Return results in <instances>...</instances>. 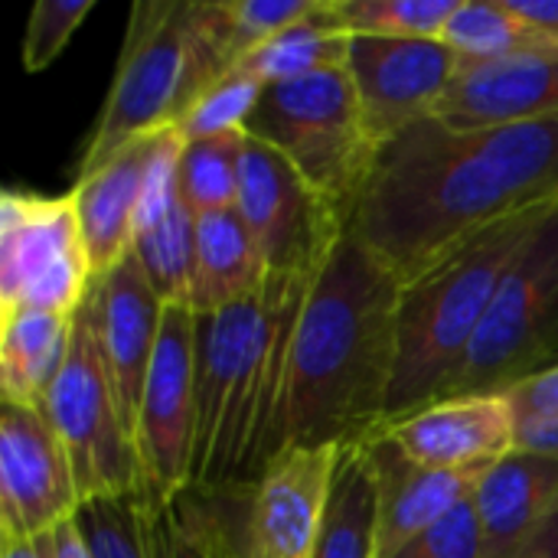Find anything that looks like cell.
Masks as SVG:
<instances>
[{
	"label": "cell",
	"mask_w": 558,
	"mask_h": 558,
	"mask_svg": "<svg viewBox=\"0 0 558 558\" xmlns=\"http://www.w3.org/2000/svg\"><path fill=\"white\" fill-rule=\"evenodd\" d=\"M235 213L262 252L268 275L281 278L314 281L350 229L275 147L255 137L245 141Z\"/></svg>",
	"instance_id": "obj_10"
},
{
	"label": "cell",
	"mask_w": 558,
	"mask_h": 558,
	"mask_svg": "<svg viewBox=\"0 0 558 558\" xmlns=\"http://www.w3.org/2000/svg\"><path fill=\"white\" fill-rule=\"evenodd\" d=\"M402 281L350 226L304 298L281 451L350 445L386 422Z\"/></svg>",
	"instance_id": "obj_2"
},
{
	"label": "cell",
	"mask_w": 558,
	"mask_h": 558,
	"mask_svg": "<svg viewBox=\"0 0 558 558\" xmlns=\"http://www.w3.org/2000/svg\"><path fill=\"white\" fill-rule=\"evenodd\" d=\"M520 558H558V504L543 520V526L533 533V539L523 546Z\"/></svg>",
	"instance_id": "obj_39"
},
{
	"label": "cell",
	"mask_w": 558,
	"mask_h": 558,
	"mask_svg": "<svg viewBox=\"0 0 558 558\" xmlns=\"http://www.w3.org/2000/svg\"><path fill=\"white\" fill-rule=\"evenodd\" d=\"M95 284L75 196L3 190L0 196V317L33 311L75 317Z\"/></svg>",
	"instance_id": "obj_9"
},
{
	"label": "cell",
	"mask_w": 558,
	"mask_h": 558,
	"mask_svg": "<svg viewBox=\"0 0 558 558\" xmlns=\"http://www.w3.org/2000/svg\"><path fill=\"white\" fill-rule=\"evenodd\" d=\"M0 558H46L39 539H0Z\"/></svg>",
	"instance_id": "obj_40"
},
{
	"label": "cell",
	"mask_w": 558,
	"mask_h": 558,
	"mask_svg": "<svg viewBox=\"0 0 558 558\" xmlns=\"http://www.w3.org/2000/svg\"><path fill=\"white\" fill-rule=\"evenodd\" d=\"M262 92L265 85L239 72H226L186 108V114L177 121V131L183 134V141H203V137L245 131L252 111L262 101Z\"/></svg>",
	"instance_id": "obj_30"
},
{
	"label": "cell",
	"mask_w": 558,
	"mask_h": 558,
	"mask_svg": "<svg viewBox=\"0 0 558 558\" xmlns=\"http://www.w3.org/2000/svg\"><path fill=\"white\" fill-rule=\"evenodd\" d=\"M39 546H43V556L46 558H95L85 533H82V526H78V517L65 520L49 536H43Z\"/></svg>",
	"instance_id": "obj_36"
},
{
	"label": "cell",
	"mask_w": 558,
	"mask_h": 558,
	"mask_svg": "<svg viewBox=\"0 0 558 558\" xmlns=\"http://www.w3.org/2000/svg\"><path fill=\"white\" fill-rule=\"evenodd\" d=\"M88 298L95 304L98 340H101V350H105V360L118 389V402L134 435L144 383H147L150 360H154L157 337H160L163 301L157 298L134 252L121 265H114L108 275L95 278Z\"/></svg>",
	"instance_id": "obj_17"
},
{
	"label": "cell",
	"mask_w": 558,
	"mask_h": 558,
	"mask_svg": "<svg viewBox=\"0 0 558 558\" xmlns=\"http://www.w3.org/2000/svg\"><path fill=\"white\" fill-rule=\"evenodd\" d=\"M366 448L379 474V558H392L415 536L471 500L477 477L484 474L415 468L376 428L366 435Z\"/></svg>",
	"instance_id": "obj_20"
},
{
	"label": "cell",
	"mask_w": 558,
	"mask_h": 558,
	"mask_svg": "<svg viewBox=\"0 0 558 558\" xmlns=\"http://www.w3.org/2000/svg\"><path fill=\"white\" fill-rule=\"evenodd\" d=\"M392 558H484L481 520L474 510V497L451 510L441 523L415 536Z\"/></svg>",
	"instance_id": "obj_33"
},
{
	"label": "cell",
	"mask_w": 558,
	"mask_h": 558,
	"mask_svg": "<svg viewBox=\"0 0 558 558\" xmlns=\"http://www.w3.org/2000/svg\"><path fill=\"white\" fill-rule=\"evenodd\" d=\"M461 0H333L350 36L445 39Z\"/></svg>",
	"instance_id": "obj_29"
},
{
	"label": "cell",
	"mask_w": 558,
	"mask_h": 558,
	"mask_svg": "<svg viewBox=\"0 0 558 558\" xmlns=\"http://www.w3.org/2000/svg\"><path fill=\"white\" fill-rule=\"evenodd\" d=\"M245 141V131L186 141L180 160V190L196 219L235 209Z\"/></svg>",
	"instance_id": "obj_28"
},
{
	"label": "cell",
	"mask_w": 558,
	"mask_h": 558,
	"mask_svg": "<svg viewBox=\"0 0 558 558\" xmlns=\"http://www.w3.org/2000/svg\"><path fill=\"white\" fill-rule=\"evenodd\" d=\"M245 134L275 147L304 183L353 226L379 147L369 137L347 69H327L265 88Z\"/></svg>",
	"instance_id": "obj_6"
},
{
	"label": "cell",
	"mask_w": 558,
	"mask_h": 558,
	"mask_svg": "<svg viewBox=\"0 0 558 558\" xmlns=\"http://www.w3.org/2000/svg\"><path fill=\"white\" fill-rule=\"evenodd\" d=\"M196 438V314L186 304H163L160 337L141 396L134 445L144 494L173 504L193 484Z\"/></svg>",
	"instance_id": "obj_11"
},
{
	"label": "cell",
	"mask_w": 558,
	"mask_h": 558,
	"mask_svg": "<svg viewBox=\"0 0 558 558\" xmlns=\"http://www.w3.org/2000/svg\"><path fill=\"white\" fill-rule=\"evenodd\" d=\"M144 520H147L150 558H209L190 536V530L180 523L170 504H160L144 494Z\"/></svg>",
	"instance_id": "obj_34"
},
{
	"label": "cell",
	"mask_w": 558,
	"mask_h": 558,
	"mask_svg": "<svg viewBox=\"0 0 558 558\" xmlns=\"http://www.w3.org/2000/svg\"><path fill=\"white\" fill-rule=\"evenodd\" d=\"M350 39L353 36L337 20L333 0H324V7L314 16L281 29L278 36L262 43L255 52H248L229 72H239V75L271 88V85L298 82V78H307V75H317L327 69H347Z\"/></svg>",
	"instance_id": "obj_25"
},
{
	"label": "cell",
	"mask_w": 558,
	"mask_h": 558,
	"mask_svg": "<svg viewBox=\"0 0 558 558\" xmlns=\"http://www.w3.org/2000/svg\"><path fill=\"white\" fill-rule=\"evenodd\" d=\"M75 517L95 558H150L144 494L124 500H88Z\"/></svg>",
	"instance_id": "obj_31"
},
{
	"label": "cell",
	"mask_w": 558,
	"mask_h": 558,
	"mask_svg": "<svg viewBox=\"0 0 558 558\" xmlns=\"http://www.w3.org/2000/svg\"><path fill=\"white\" fill-rule=\"evenodd\" d=\"M558 504V458L517 448L490 464L474 487L484 558H520Z\"/></svg>",
	"instance_id": "obj_19"
},
{
	"label": "cell",
	"mask_w": 558,
	"mask_h": 558,
	"mask_svg": "<svg viewBox=\"0 0 558 558\" xmlns=\"http://www.w3.org/2000/svg\"><path fill=\"white\" fill-rule=\"evenodd\" d=\"M314 558H379V474L366 435L340 451Z\"/></svg>",
	"instance_id": "obj_24"
},
{
	"label": "cell",
	"mask_w": 558,
	"mask_h": 558,
	"mask_svg": "<svg viewBox=\"0 0 558 558\" xmlns=\"http://www.w3.org/2000/svg\"><path fill=\"white\" fill-rule=\"evenodd\" d=\"M517 405L520 425L539 422V418H556L558 415V366L520 383L517 389L507 392Z\"/></svg>",
	"instance_id": "obj_35"
},
{
	"label": "cell",
	"mask_w": 558,
	"mask_h": 558,
	"mask_svg": "<svg viewBox=\"0 0 558 558\" xmlns=\"http://www.w3.org/2000/svg\"><path fill=\"white\" fill-rule=\"evenodd\" d=\"M376 432L415 468L454 474H481L520 448V415L507 392L445 396Z\"/></svg>",
	"instance_id": "obj_14"
},
{
	"label": "cell",
	"mask_w": 558,
	"mask_h": 558,
	"mask_svg": "<svg viewBox=\"0 0 558 558\" xmlns=\"http://www.w3.org/2000/svg\"><path fill=\"white\" fill-rule=\"evenodd\" d=\"M222 65L196 20V3L141 0L131 10L114 82L78 160V177L105 167L141 137H154L222 78Z\"/></svg>",
	"instance_id": "obj_5"
},
{
	"label": "cell",
	"mask_w": 558,
	"mask_h": 558,
	"mask_svg": "<svg viewBox=\"0 0 558 558\" xmlns=\"http://www.w3.org/2000/svg\"><path fill=\"white\" fill-rule=\"evenodd\" d=\"M553 366H558V209L543 219L504 278L445 396L510 392Z\"/></svg>",
	"instance_id": "obj_8"
},
{
	"label": "cell",
	"mask_w": 558,
	"mask_h": 558,
	"mask_svg": "<svg viewBox=\"0 0 558 558\" xmlns=\"http://www.w3.org/2000/svg\"><path fill=\"white\" fill-rule=\"evenodd\" d=\"M154 137L134 141L131 147L114 154L105 167L92 170L88 177H78L72 186L75 213L95 278L108 275L134 252L137 209L144 196Z\"/></svg>",
	"instance_id": "obj_21"
},
{
	"label": "cell",
	"mask_w": 558,
	"mask_h": 558,
	"mask_svg": "<svg viewBox=\"0 0 558 558\" xmlns=\"http://www.w3.org/2000/svg\"><path fill=\"white\" fill-rule=\"evenodd\" d=\"M558 114V49L510 59H461L435 121L451 128H490Z\"/></svg>",
	"instance_id": "obj_18"
},
{
	"label": "cell",
	"mask_w": 558,
	"mask_h": 558,
	"mask_svg": "<svg viewBox=\"0 0 558 558\" xmlns=\"http://www.w3.org/2000/svg\"><path fill=\"white\" fill-rule=\"evenodd\" d=\"M307 278L268 275L255 298L196 317L193 484H255L281 451L294 330Z\"/></svg>",
	"instance_id": "obj_3"
},
{
	"label": "cell",
	"mask_w": 558,
	"mask_h": 558,
	"mask_svg": "<svg viewBox=\"0 0 558 558\" xmlns=\"http://www.w3.org/2000/svg\"><path fill=\"white\" fill-rule=\"evenodd\" d=\"M183 134L167 128L150 144L144 196L134 229V255L163 304H186L196 265V216L180 190Z\"/></svg>",
	"instance_id": "obj_16"
},
{
	"label": "cell",
	"mask_w": 558,
	"mask_h": 558,
	"mask_svg": "<svg viewBox=\"0 0 558 558\" xmlns=\"http://www.w3.org/2000/svg\"><path fill=\"white\" fill-rule=\"evenodd\" d=\"M265 281V258L235 209L196 219V265L190 291V307L196 317L255 298Z\"/></svg>",
	"instance_id": "obj_22"
},
{
	"label": "cell",
	"mask_w": 558,
	"mask_h": 558,
	"mask_svg": "<svg viewBox=\"0 0 558 558\" xmlns=\"http://www.w3.org/2000/svg\"><path fill=\"white\" fill-rule=\"evenodd\" d=\"M82 507L72 458L43 409L0 412V539H43Z\"/></svg>",
	"instance_id": "obj_12"
},
{
	"label": "cell",
	"mask_w": 558,
	"mask_h": 558,
	"mask_svg": "<svg viewBox=\"0 0 558 558\" xmlns=\"http://www.w3.org/2000/svg\"><path fill=\"white\" fill-rule=\"evenodd\" d=\"M549 213L507 219L402 284L386 422L448 392L504 278Z\"/></svg>",
	"instance_id": "obj_4"
},
{
	"label": "cell",
	"mask_w": 558,
	"mask_h": 558,
	"mask_svg": "<svg viewBox=\"0 0 558 558\" xmlns=\"http://www.w3.org/2000/svg\"><path fill=\"white\" fill-rule=\"evenodd\" d=\"M520 448L558 458V415L556 418H539V422L520 425Z\"/></svg>",
	"instance_id": "obj_37"
},
{
	"label": "cell",
	"mask_w": 558,
	"mask_h": 558,
	"mask_svg": "<svg viewBox=\"0 0 558 558\" xmlns=\"http://www.w3.org/2000/svg\"><path fill=\"white\" fill-rule=\"evenodd\" d=\"M510 7L530 20L533 26H539L543 33L558 39V0H510Z\"/></svg>",
	"instance_id": "obj_38"
},
{
	"label": "cell",
	"mask_w": 558,
	"mask_h": 558,
	"mask_svg": "<svg viewBox=\"0 0 558 558\" xmlns=\"http://www.w3.org/2000/svg\"><path fill=\"white\" fill-rule=\"evenodd\" d=\"M43 412L49 415L72 458L82 504L144 494L137 445L124 422L118 389L98 340L92 298H85L72 317L69 353L43 402Z\"/></svg>",
	"instance_id": "obj_7"
},
{
	"label": "cell",
	"mask_w": 558,
	"mask_h": 558,
	"mask_svg": "<svg viewBox=\"0 0 558 558\" xmlns=\"http://www.w3.org/2000/svg\"><path fill=\"white\" fill-rule=\"evenodd\" d=\"M320 7L324 0H222V3H196V20L222 72H229L262 43L314 16Z\"/></svg>",
	"instance_id": "obj_26"
},
{
	"label": "cell",
	"mask_w": 558,
	"mask_h": 558,
	"mask_svg": "<svg viewBox=\"0 0 558 558\" xmlns=\"http://www.w3.org/2000/svg\"><path fill=\"white\" fill-rule=\"evenodd\" d=\"M558 209V114L451 128L425 118L373 160L353 229L405 284L474 235Z\"/></svg>",
	"instance_id": "obj_1"
},
{
	"label": "cell",
	"mask_w": 558,
	"mask_h": 558,
	"mask_svg": "<svg viewBox=\"0 0 558 558\" xmlns=\"http://www.w3.org/2000/svg\"><path fill=\"white\" fill-rule=\"evenodd\" d=\"M95 10V0H36L23 33L20 62L26 72H43L69 46L82 20Z\"/></svg>",
	"instance_id": "obj_32"
},
{
	"label": "cell",
	"mask_w": 558,
	"mask_h": 558,
	"mask_svg": "<svg viewBox=\"0 0 558 558\" xmlns=\"http://www.w3.org/2000/svg\"><path fill=\"white\" fill-rule=\"evenodd\" d=\"M445 43L461 59H510L533 52H556L558 39L523 20L510 0H461L445 29Z\"/></svg>",
	"instance_id": "obj_27"
},
{
	"label": "cell",
	"mask_w": 558,
	"mask_h": 558,
	"mask_svg": "<svg viewBox=\"0 0 558 558\" xmlns=\"http://www.w3.org/2000/svg\"><path fill=\"white\" fill-rule=\"evenodd\" d=\"M343 445L278 451L255 481L245 558H314Z\"/></svg>",
	"instance_id": "obj_15"
},
{
	"label": "cell",
	"mask_w": 558,
	"mask_h": 558,
	"mask_svg": "<svg viewBox=\"0 0 558 558\" xmlns=\"http://www.w3.org/2000/svg\"><path fill=\"white\" fill-rule=\"evenodd\" d=\"M72 340V317L20 311L0 317V392L7 405L43 409Z\"/></svg>",
	"instance_id": "obj_23"
},
{
	"label": "cell",
	"mask_w": 558,
	"mask_h": 558,
	"mask_svg": "<svg viewBox=\"0 0 558 558\" xmlns=\"http://www.w3.org/2000/svg\"><path fill=\"white\" fill-rule=\"evenodd\" d=\"M458 69L461 56L445 39L353 36L347 72L376 147L432 118Z\"/></svg>",
	"instance_id": "obj_13"
}]
</instances>
